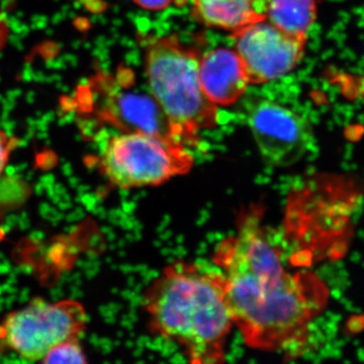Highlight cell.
I'll return each mask as SVG.
<instances>
[{"label":"cell","instance_id":"obj_2","mask_svg":"<svg viewBox=\"0 0 364 364\" xmlns=\"http://www.w3.org/2000/svg\"><path fill=\"white\" fill-rule=\"evenodd\" d=\"M144 308L153 334L183 349L188 364H224L234 322L224 273L176 262L148 287Z\"/></svg>","mask_w":364,"mask_h":364},{"label":"cell","instance_id":"obj_4","mask_svg":"<svg viewBox=\"0 0 364 364\" xmlns=\"http://www.w3.org/2000/svg\"><path fill=\"white\" fill-rule=\"evenodd\" d=\"M195 158L183 144L142 132L121 133L105 143L98 165L122 189L157 186L193 168Z\"/></svg>","mask_w":364,"mask_h":364},{"label":"cell","instance_id":"obj_11","mask_svg":"<svg viewBox=\"0 0 364 364\" xmlns=\"http://www.w3.org/2000/svg\"><path fill=\"white\" fill-rule=\"evenodd\" d=\"M318 0H268L267 20L294 37L308 39L317 20Z\"/></svg>","mask_w":364,"mask_h":364},{"label":"cell","instance_id":"obj_5","mask_svg":"<svg viewBox=\"0 0 364 364\" xmlns=\"http://www.w3.org/2000/svg\"><path fill=\"white\" fill-rule=\"evenodd\" d=\"M86 325L87 314L79 301L35 299L0 321V353L37 363L58 345L79 341Z\"/></svg>","mask_w":364,"mask_h":364},{"label":"cell","instance_id":"obj_8","mask_svg":"<svg viewBox=\"0 0 364 364\" xmlns=\"http://www.w3.org/2000/svg\"><path fill=\"white\" fill-rule=\"evenodd\" d=\"M116 85V81L102 80V107L100 117L105 123L116 127L122 133L142 132L176 139L166 117L163 114L156 100L151 93H143L136 90H128L127 86Z\"/></svg>","mask_w":364,"mask_h":364},{"label":"cell","instance_id":"obj_14","mask_svg":"<svg viewBox=\"0 0 364 364\" xmlns=\"http://www.w3.org/2000/svg\"><path fill=\"white\" fill-rule=\"evenodd\" d=\"M132 1L145 11H160L168 9L172 4H178L181 0H132Z\"/></svg>","mask_w":364,"mask_h":364},{"label":"cell","instance_id":"obj_12","mask_svg":"<svg viewBox=\"0 0 364 364\" xmlns=\"http://www.w3.org/2000/svg\"><path fill=\"white\" fill-rule=\"evenodd\" d=\"M42 364H88L87 359L79 341H68L52 349Z\"/></svg>","mask_w":364,"mask_h":364},{"label":"cell","instance_id":"obj_9","mask_svg":"<svg viewBox=\"0 0 364 364\" xmlns=\"http://www.w3.org/2000/svg\"><path fill=\"white\" fill-rule=\"evenodd\" d=\"M200 78L203 92L217 107L236 104L250 83L238 53L228 48H217L200 58Z\"/></svg>","mask_w":364,"mask_h":364},{"label":"cell","instance_id":"obj_15","mask_svg":"<svg viewBox=\"0 0 364 364\" xmlns=\"http://www.w3.org/2000/svg\"><path fill=\"white\" fill-rule=\"evenodd\" d=\"M9 36H11V26H9L6 14L0 6V51L6 47Z\"/></svg>","mask_w":364,"mask_h":364},{"label":"cell","instance_id":"obj_7","mask_svg":"<svg viewBox=\"0 0 364 364\" xmlns=\"http://www.w3.org/2000/svg\"><path fill=\"white\" fill-rule=\"evenodd\" d=\"M239 56L252 85L287 75L301 63L308 39L294 37L265 20L232 33Z\"/></svg>","mask_w":364,"mask_h":364},{"label":"cell","instance_id":"obj_16","mask_svg":"<svg viewBox=\"0 0 364 364\" xmlns=\"http://www.w3.org/2000/svg\"><path fill=\"white\" fill-rule=\"evenodd\" d=\"M318 2L322 1V0H318Z\"/></svg>","mask_w":364,"mask_h":364},{"label":"cell","instance_id":"obj_1","mask_svg":"<svg viewBox=\"0 0 364 364\" xmlns=\"http://www.w3.org/2000/svg\"><path fill=\"white\" fill-rule=\"evenodd\" d=\"M263 219L246 215L218 245L214 262L228 280L234 326L253 350L296 356L309 342L329 291L314 273L287 272Z\"/></svg>","mask_w":364,"mask_h":364},{"label":"cell","instance_id":"obj_6","mask_svg":"<svg viewBox=\"0 0 364 364\" xmlns=\"http://www.w3.org/2000/svg\"><path fill=\"white\" fill-rule=\"evenodd\" d=\"M247 124L261 157L270 166L296 164L315 142L312 124L305 117L270 100H259L250 107Z\"/></svg>","mask_w":364,"mask_h":364},{"label":"cell","instance_id":"obj_13","mask_svg":"<svg viewBox=\"0 0 364 364\" xmlns=\"http://www.w3.org/2000/svg\"><path fill=\"white\" fill-rule=\"evenodd\" d=\"M16 147V139L9 135L7 132L0 128V176L6 169L9 157Z\"/></svg>","mask_w":364,"mask_h":364},{"label":"cell","instance_id":"obj_10","mask_svg":"<svg viewBox=\"0 0 364 364\" xmlns=\"http://www.w3.org/2000/svg\"><path fill=\"white\" fill-rule=\"evenodd\" d=\"M268 0H193L196 20L234 33L267 18Z\"/></svg>","mask_w":364,"mask_h":364},{"label":"cell","instance_id":"obj_3","mask_svg":"<svg viewBox=\"0 0 364 364\" xmlns=\"http://www.w3.org/2000/svg\"><path fill=\"white\" fill-rule=\"evenodd\" d=\"M145 68L151 95L168 122L172 136L196 146L200 133L218 124V107L203 92L200 56L176 36L155 38L145 47Z\"/></svg>","mask_w":364,"mask_h":364}]
</instances>
